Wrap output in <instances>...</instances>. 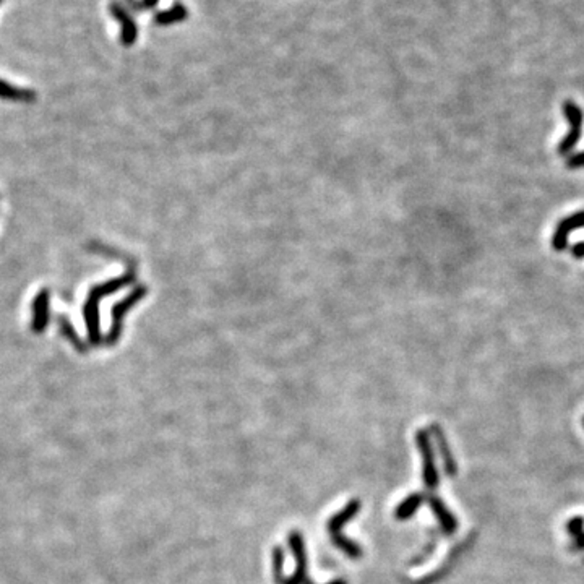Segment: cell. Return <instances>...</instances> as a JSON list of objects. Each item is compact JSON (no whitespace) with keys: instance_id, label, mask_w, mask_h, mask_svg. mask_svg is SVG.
<instances>
[{"instance_id":"1","label":"cell","mask_w":584,"mask_h":584,"mask_svg":"<svg viewBox=\"0 0 584 584\" xmlns=\"http://www.w3.org/2000/svg\"><path fill=\"white\" fill-rule=\"evenodd\" d=\"M359 508H360L359 501L352 500L346 506H344V508L339 511L338 515H334L328 523V531H329V536H332L333 544L336 545L338 549H341L344 554L349 555L351 559H354V560L360 559L364 552H362L359 544H356V542L349 541L347 537L341 536V528L347 521H349V519L354 518V516L357 515V511H359Z\"/></svg>"},{"instance_id":"2","label":"cell","mask_w":584,"mask_h":584,"mask_svg":"<svg viewBox=\"0 0 584 584\" xmlns=\"http://www.w3.org/2000/svg\"><path fill=\"white\" fill-rule=\"evenodd\" d=\"M563 114L565 119H567L570 130L568 133L565 135L563 140L559 143V148H556V153H559L560 156H570L572 155V151L576 147L579 138H581V132H583V125H584V112L581 107L578 106L574 101H567L563 102Z\"/></svg>"},{"instance_id":"3","label":"cell","mask_w":584,"mask_h":584,"mask_svg":"<svg viewBox=\"0 0 584 584\" xmlns=\"http://www.w3.org/2000/svg\"><path fill=\"white\" fill-rule=\"evenodd\" d=\"M144 296H147V288L138 286L135 288L129 296H125L122 301H119L117 304H114V307H112V314H111L112 323H111L109 333H107L106 339H104V343H106L107 346H112V344L119 341L120 333H122V323H124L127 312L132 309V307L137 305Z\"/></svg>"},{"instance_id":"4","label":"cell","mask_w":584,"mask_h":584,"mask_svg":"<svg viewBox=\"0 0 584 584\" xmlns=\"http://www.w3.org/2000/svg\"><path fill=\"white\" fill-rule=\"evenodd\" d=\"M415 440H418V446L420 453H422L425 487L435 488L438 484V474L435 469V463H433V451H432V445H430L429 433L425 432V430H419L418 435H415Z\"/></svg>"},{"instance_id":"5","label":"cell","mask_w":584,"mask_h":584,"mask_svg":"<svg viewBox=\"0 0 584 584\" xmlns=\"http://www.w3.org/2000/svg\"><path fill=\"white\" fill-rule=\"evenodd\" d=\"M83 318L86 325V333H88V343L91 346H98L102 341L101 333V318H99V301L94 297H86L83 305Z\"/></svg>"},{"instance_id":"6","label":"cell","mask_w":584,"mask_h":584,"mask_svg":"<svg viewBox=\"0 0 584 584\" xmlns=\"http://www.w3.org/2000/svg\"><path fill=\"white\" fill-rule=\"evenodd\" d=\"M584 228V210L576 211L573 215L567 216L559 223L555 228L554 237H552V247L556 252H563L568 247V235L572 230Z\"/></svg>"},{"instance_id":"7","label":"cell","mask_w":584,"mask_h":584,"mask_svg":"<svg viewBox=\"0 0 584 584\" xmlns=\"http://www.w3.org/2000/svg\"><path fill=\"white\" fill-rule=\"evenodd\" d=\"M49 304H51V294H49L47 289H41V291L36 294L33 305H31V310H33V318H31V329H33V333L41 334L46 332L49 320H51V314H49Z\"/></svg>"},{"instance_id":"8","label":"cell","mask_w":584,"mask_h":584,"mask_svg":"<svg viewBox=\"0 0 584 584\" xmlns=\"http://www.w3.org/2000/svg\"><path fill=\"white\" fill-rule=\"evenodd\" d=\"M109 10H111V15L114 17L116 20L122 25L120 26L122 46H125V47L133 46V44L137 43V38H138V28H137V23H135L133 18L130 17V13L127 12L125 8L120 6V3H117V2L111 3Z\"/></svg>"},{"instance_id":"9","label":"cell","mask_w":584,"mask_h":584,"mask_svg":"<svg viewBox=\"0 0 584 584\" xmlns=\"http://www.w3.org/2000/svg\"><path fill=\"white\" fill-rule=\"evenodd\" d=\"M289 542H291L292 554L296 556V574L292 578H286L284 584H304L307 579V555L304 539L297 531H292L291 536H289Z\"/></svg>"},{"instance_id":"10","label":"cell","mask_w":584,"mask_h":584,"mask_svg":"<svg viewBox=\"0 0 584 584\" xmlns=\"http://www.w3.org/2000/svg\"><path fill=\"white\" fill-rule=\"evenodd\" d=\"M133 281H135V274L129 271V273H125L124 276H119V278H112L109 281H106V283L93 286L91 289H89L88 296L101 301L102 297L111 296V294L120 291V289H124L125 286H129V284H132Z\"/></svg>"},{"instance_id":"11","label":"cell","mask_w":584,"mask_h":584,"mask_svg":"<svg viewBox=\"0 0 584 584\" xmlns=\"http://www.w3.org/2000/svg\"><path fill=\"white\" fill-rule=\"evenodd\" d=\"M0 98L6 101H18V102H33L36 101V93L33 89H25L13 86L6 80H0Z\"/></svg>"},{"instance_id":"12","label":"cell","mask_w":584,"mask_h":584,"mask_svg":"<svg viewBox=\"0 0 584 584\" xmlns=\"http://www.w3.org/2000/svg\"><path fill=\"white\" fill-rule=\"evenodd\" d=\"M188 17L187 7L182 3H175L174 7L167 8V10H161L155 15V23L160 26H171L180 21H185Z\"/></svg>"},{"instance_id":"13","label":"cell","mask_w":584,"mask_h":584,"mask_svg":"<svg viewBox=\"0 0 584 584\" xmlns=\"http://www.w3.org/2000/svg\"><path fill=\"white\" fill-rule=\"evenodd\" d=\"M422 501H424V497L420 495V493H411L407 499H404L400 505H398V508L395 511L396 518L400 519V521L409 519L411 516L419 510V506L422 505Z\"/></svg>"},{"instance_id":"14","label":"cell","mask_w":584,"mask_h":584,"mask_svg":"<svg viewBox=\"0 0 584 584\" xmlns=\"http://www.w3.org/2000/svg\"><path fill=\"white\" fill-rule=\"evenodd\" d=\"M429 501H430V506H432V511L435 513L443 529H445L446 532H451L453 529H456V519L453 518L450 511L445 508V505H443L438 499H435V497H430Z\"/></svg>"},{"instance_id":"15","label":"cell","mask_w":584,"mask_h":584,"mask_svg":"<svg viewBox=\"0 0 584 584\" xmlns=\"http://www.w3.org/2000/svg\"><path fill=\"white\" fill-rule=\"evenodd\" d=\"M58 327H61V332H62L63 336L69 339V341L72 344H74V347H75L76 351H78V352H86V344L83 341H81L80 336L75 332L74 325H72L69 320L63 318V316H61V318H58Z\"/></svg>"},{"instance_id":"16","label":"cell","mask_w":584,"mask_h":584,"mask_svg":"<svg viewBox=\"0 0 584 584\" xmlns=\"http://www.w3.org/2000/svg\"><path fill=\"white\" fill-rule=\"evenodd\" d=\"M283 563H284V554L281 547H276L273 550V572H274V579L278 584H284L286 578L283 576Z\"/></svg>"},{"instance_id":"17","label":"cell","mask_w":584,"mask_h":584,"mask_svg":"<svg viewBox=\"0 0 584 584\" xmlns=\"http://www.w3.org/2000/svg\"><path fill=\"white\" fill-rule=\"evenodd\" d=\"M433 430H435V433H437V440H438V445H440V450H443V458H445V464H446V473L448 474H453V468H451V459H450V453H448V450H446V443H445V438H443V435L440 433V430H438L437 427H433Z\"/></svg>"},{"instance_id":"18","label":"cell","mask_w":584,"mask_h":584,"mask_svg":"<svg viewBox=\"0 0 584 584\" xmlns=\"http://www.w3.org/2000/svg\"><path fill=\"white\" fill-rule=\"evenodd\" d=\"M567 167L568 169H579V167H584V151L567 156Z\"/></svg>"},{"instance_id":"19","label":"cell","mask_w":584,"mask_h":584,"mask_svg":"<svg viewBox=\"0 0 584 584\" xmlns=\"http://www.w3.org/2000/svg\"><path fill=\"white\" fill-rule=\"evenodd\" d=\"M570 253H572V257L576 258V260H581V258H584V242L573 244L572 248H570Z\"/></svg>"},{"instance_id":"20","label":"cell","mask_w":584,"mask_h":584,"mask_svg":"<svg viewBox=\"0 0 584 584\" xmlns=\"http://www.w3.org/2000/svg\"><path fill=\"white\" fill-rule=\"evenodd\" d=\"M158 2H160V0H142V7L147 8V10H151V8L158 6Z\"/></svg>"},{"instance_id":"21","label":"cell","mask_w":584,"mask_h":584,"mask_svg":"<svg viewBox=\"0 0 584 584\" xmlns=\"http://www.w3.org/2000/svg\"><path fill=\"white\" fill-rule=\"evenodd\" d=\"M328 584H347L346 581H344V579H334V581H332V583H328Z\"/></svg>"},{"instance_id":"22","label":"cell","mask_w":584,"mask_h":584,"mask_svg":"<svg viewBox=\"0 0 584 584\" xmlns=\"http://www.w3.org/2000/svg\"><path fill=\"white\" fill-rule=\"evenodd\" d=\"M0 2H2V0H0Z\"/></svg>"}]
</instances>
